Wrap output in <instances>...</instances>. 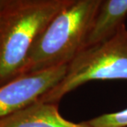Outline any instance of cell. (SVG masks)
<instances>
[{"label": "cell", "mask_w": 127, "mask_h": 127, "mask_svg": "<svg viewBox=\"0 0 127 127\" xmlns=\"http://www.w3.org/2000/svg\"><path fill=\"white\" fill-rule=\"evenodd\" d=\"M74 0H0V86L21 75L35 40Z\"/></svg>", "instance_id": "1"}, {"label": "cell", "mask_w": 127, "mask_h": 127, "mask_svg": "<svg viewBox=\"0 0 127 127\" xmlns=\"http://www.w3.org/2000/svg\"><path fill=\"white\" fill-rule=\"evenodd\" d=\"M102 0H74L38 37L21 75L68 64L85 48Z\"/></svg>", "instance_id": "2"}, {"label": "cell", "mask_w": 127, "mask_h": 127, "mask_svg": "<svg viewBox=\"0 0 127 127\" xmlns=\"http://www.w3.org/2000/svg\"><path fill=\"white\" fill-rule=\"evenodd\" d=\"M127 80L126 25L107 39L80 51L67 65L64 77L39 102L58 103L63 97L92 80Z\"/></svg>", "instance_id": "3"}, {"label": "cell", "mask_w": 127, "mask_h": 127, "mask_svg": "<svg viewBox=\"0 0 127 127\" xmlns=\"http://www.w3.org/2000/svg\"><path fill=\"white\" fill-rule=\"evenodd\" d=\"M67 65L26 73L0 86V119L26 108L61 81Z\"/></svg>", "instance_id": "4"}, {"label": "cell", "mask_w": 127, "mask_h": 127, "mask_svg": "<svg viewBox=\"0 0 127 127\" xmlns=\"http://www.w3.org/2000/svg\"><path fill=\"white\" fill-rule=\"evenodd\" d=\"M0 127H90L74 123L61 116L58 103L35 102L26 108L0 119Z\"/></svg>", "instance_id": "5"}, {"label": "cell", "mask_w": 127, "mask_h": 127, "mask_svg": "<svg viewBox=\"0 0 127 127\" xmlns=\"http://www.w3.org/2000/svg\"><path fill=\"white\" fill-rule=\"evenodd\" d=\"M127 0H102L85 48L113 35L125 26Z\"/></svg>", "instance_id": "6"}, {"label": "cell", "mask_w": 127, "mask_h": 127, "mask_svg": "<svg viewBox=\"0 0 127 127\" xmlns=\"http://www.w3.org/2000/svg\"><path fill=\"white\" fill-rule=\"evenodd\" d=\"M90 127H127V108L84 121Z\"/></svg>", "instance_id": "7"}]
</instances>
